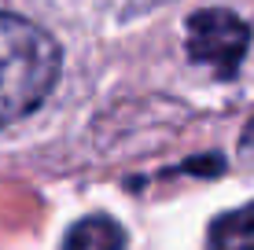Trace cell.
<instances>
[{"mask_svg":"<svg viewBox=\"0 0 254 250\" xmlns=\"http://www.w3.org/2000/svg\"><path fill=\"white\" fill-rule=\"evenodd\" d=\"M210 250H254V202L210 225Z\"/></svg>","mask_w":254,"mask_h":250,"instance_id":"cell-4","label":"cell"},{"mask_svg":"<svg viewBox=\"0 0 254 250\" xmlns=\"http://www.w3.org/2000/svg\"><path fill=\"white\" fill-rule=\"evenodd\" d=\"M240 148H243V154H254V118L247 122V129H243V140H240Z\"/></svg>","mask_w":254,"mask_h":250,"instance_id":"cell-5","label":"cell"},{"mask_svg":"<svg viewBox=\"0 0 254 250\" xmlns=\"http://www.w3.org/2000/svg\"><path fill=\"white\" fill-rule=\"evenodd\" d=\"M59 45L41 26L0 11V129L37 110L59 81Z\"/></svg>","mask_w":254,"mask_h":250,"instance_id":"cell-1","label":"cell"},{"mask_svg":"<svg viewBox=\"0 0 254 250\" xmlns=\"http://www.w3.org/2000/svg\"><path fill=\"white\" fill-rule=\"evenodd\" d=\"M185 37H188L185 48L191 63L214 66L217 74L232 77L251 48V26L225 7H206V11H195L188 19Z\"/></svg>","mask_w":254,"mask_h":250,"instance_id":"cell-2","label":"cell"},{"mask_svg":"<svg viewBox=\"0 0 254 250\" xmlns=\"http://www.w3.org/2000/svg\"><path fill=\"white\" fill-rule=\"evenodd\" d=\"M122 247H126V232H122V225L96 213V217L77 221V225L66 232V239H63L59 250H122Z\"/></svg>","mask_w":254,"mask_h":250,"instance_id":"cell-3","label":"cell"}]
</instances>
